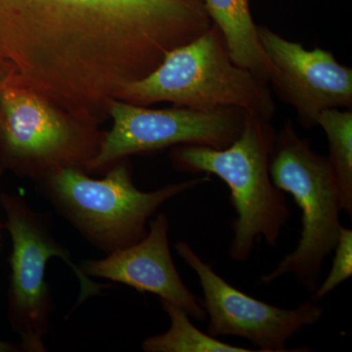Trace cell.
I'll return each instance as SVG.
<instances>
[{
    "instance_id": "6da1fadb",
    "label": "cell",
    "mask_w": 352,
    "mask_h": 352,
    "mask_svg": "<svg viewBox=\"0 0 352 352\" xmlns=\"http://www.w3.org/2000/svg\"><path fill=\"white\" fill-rule=\"evenodd\" d=\"M212 25L201 0H0V61L20 87L88 122Z\"/></svg>"
},
{
    "instance_id": "7a4b0ae2",
    "label": "cell",
    "mask_w": 352,
    "mask_h": 352,
    "mask_svg": "<svg viewBox=\"0 0 352 352\" xmlns=\"http://www.w3.org/2000/svg\"><path fill=\"white\" fill-rule=\"evenodd\" d=\"M276 133L270 120L248 112L239 138L228 147L179 145L171 152L175 170L214 175L230 189L236 219L229 254L236 263L251 258L258 238L276 247L291 217L286 193L271 179V155Z\"/></svg>"
},
{
    "instance_id": "3957f363",
    "label": "cell",
    "mask_w": 352,
    "mask_h": 352,
    "mask_svg": "<svg viewBox=\"0 0 352 352\" xmlns=\"http://www.w3.org/2000/svg\"><path fill=\"white\" fill-rule=\"evenodd\" d=\"M117 98L135 105L168 101L193 110L237 107L268 120L276 111L270 83L233 61L214 23L191 43L170 51L150 75L124 85Z\"/></svg>"
},
{
    "instance_id": "277c9868",
    "label": "cell",
    "mask_w": 352,
    "mask_h": 352,
    "mask_svg": "<svg viewBox=\"0 0 352 352\" xmlns=\"http://www.w3.org/2000/svg\"><path fill=\"white\" fill-rule=\"evenodd\" d=\"M106 177L94 179L78 166H65L44 175L48 201L87 242L106 254L143 239L153 215L166 201L210 182L206 175L171 183L155 191H141L122 160Z\"/></svg>"
},
{
    "instance_id": "5b68a950",
    "label": "cell",
    "mask_w": 352,
    "mask_h": 352,
    "mask_svg": "<svg viewBox=\"0 0 352 352\" xmlns=\"http://www.w3.org/2000/svg\"><path fill=\"white\" fill-rule=\"evenodd\" d=\"M270 170L275 186L292 195L300 208L302 230L296 249L263 275L261 282L270 284L292 274L314 293L342 226L337 180L328 157L314 151L309 141L300 138L291 120L276 133Z\"/></svg>"
},
{
    "instance_id": "8992f818",
    "label": "cell",
    "mask_w": 352,
    "mask_h": 352,
    "mask_svg": "<svg viewBox=\"0 0 352 352\" xmlns=\"http://www.w3.org/2000/svg\"><path fill=\"white\" fill-rule=\"evenodd\" d=\"M0 200L12 241L10 308L14 327L25 351L43 352L44 337L50 331V316L54 310L45 281L47 261L51 258L63 259L78 278L80 295L76 307L92 296L101 295L108 285L97 283L83 273L72 259L71 252L53 235L47 219L32 210L27 201L12 195L1 196Z\"/></svg>"
},
{
    "instance_id": "52a82bcc",
    "label": "cell",
    "mask_w": 352,
    "mask_h": 352,
    "mask_svg": "<svg viewBox=\"0 0 352 352\" xmlns=\"http://www.w3.org/2000/svg\"><path fill=\"white\" fill-rule=\"evenodd\" d=\"M113 126L85 168L98 170L131 155L170 146H208L224 149L239 138L248 112L237 107L193 110L177 107L149 110L111 99Z\"/></svg>"
},
{
    "instance_id": "ba28073f",
    "label": "cell",
    "mask_w": 352,
    "mask_h": 352,
    "mask_svg": "<svg viewBox=\"0 0 352 352\" xmlns=\"http://www.w3.org/2000/svg\"><path fill=\"white\" fill-rule=\"evenodd\" d=\"M180 258L194 270L203 289L201 305L208 317L207 333L212 337H239L261 352L309 351L307 347L287 349L289 340L320 321L325 310L309 298L298 307L286 309L261 302L243 293L220 277L188 243H176Z\"/></svg>"
},
{
    "instance_id": "9c48e42d",
    "label": "cell",
    "mask_w": 352,
    "mask_h": 352,
    "mask_svg": "<svg viewBox=\"0 0 352 352\" xmlns=\"http://www.w3.org/2000/svg\"><path fill=\"white\" fill-rule=\"evenodd\" d=\"M2 141L7 153L34 175L65 166H85L103 138L92 129L72 126L38 95L10 87L2 94Z\"/></svg>"
},
{
    "instance_id": "30bf717a",
    "label": "cell",
    "mask_w": 352,
    "mask_h": 352,
    "mask_svg": "<svg viewBox=\"0 0 352 352\" xmlns=\"http://www.w3.org/2000/svg\"><path fill=\"white\" fill-rule=\"evenodd\" d=\"M256 32L273 67L270 88L295 109L305 129L316 126L326 109L352 110V69L340 64L332 52L305 50L265 25H256Z\"/></svg>"
},
{
    "instance_id": "8fae6325",
    "label": "cell",
    "mask_w": 352,
    "mask_h": 352,
    "mask_svg": "<svg viewBox=\"0 0 352 352\" xmlns=\"http://www.w3.org/2000/svg\"><path fill=\"white\" fill-rule=\"evenodd\" d=\"M170 221L160 212L148 223V232L135 244L108 254L102 259H88L80 264L88 277L102 278L131 287L141 293L182 308L197 321L207 317L198 298L182 281L170 249Z\"/></svg>"
},
{
    "instance_id": "7c38bea8",
    "label": "cell",
    "mask_w": 352,
    "mask_h": 352,
    "mask_svg": "<svg viewBox=\"0 0 352 352\" xmlns=\"http://www.w3.org/2000/svg\"><path fill=\"white\" fill-rule=\"evenodd\" d=\"M210 20L226 38L234 62L270 83L273 67L263 50L252 20V0H201Z\"/></svg>"
},
{
    "instance_id": "4fadbf2b",
    "label": "cell",
    "mask_w": 352,
    "mask_h": 352,
    "mask_svg": "<svg viewBox=\"0 0 352 352\" xmlns=\"http://www.w3.org/2000/svg\"><path fill=\"white\" fill-rule=\"evenodd\" d=\"M161 305L170 319L166 332L143 340L145 352H254L256 349L232 346L203 333L193 325L182 308L161 300Z\"/></svg>"
},
{
    "instance_id": "5bb4252c",
    "label": "cell",
    "mask_w": 352,
    "mask_h": 352,
    "mask_svg": "<svg viewBox=\"0 0 352 352\" xmlns=\"http://www.w3.org/2000/svg\"><path fill=\"white\" fill-rule=\"evenodd\" d=\"M327 135L329 163L339 186L342 212L352 215V110L326 109L316 122Z\"/></svg>"
},
{
    "instance_id": "9a60e30c",
    "label": "cell",
    "mask_w": 352,
    "mask_h": 352,
    "mask_svg": "<svg viewBox=\"0 0 352 352\" xmlns=\"http://www.w3.org/2000/svg\"><path fill=\"white\" fill-rule=\"evenodd\" d=\"M332 267L323 283L312 293L311 300L319 302L331 292L352 276V230L340 226Z\"/></svg>"
},
{
    "instance_id": "2e32d148",
    "label": "cell",
    "mask_w": 352,
    "mask_h": 352,
    "mask_svg": "<svg viewBox=\"0 0 352 352\" xmlns=\"http://www.w3.org/2000/svg\"><path fill=\"white\" fill-rule=\"evenodd\" d=\"M12 346L9 344H4V342H0V351H12Z\"/></svg>"
},
{
    "instance_id": "e0dca14e",
    "label": "cell",
    "mask_w": 352,
    "mask_h": 352,
    "mask_svg": "<svg viewBox=\"0 0 352 352\" xmlns=\"http://www.w3.org/2000/svg\"><path fill=\"white\" fill-rule=\"evenodd\" d=\"M2 229H3V226L0 223V248H1Z\"/></svg>"
}]
</instances>
